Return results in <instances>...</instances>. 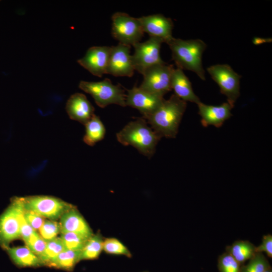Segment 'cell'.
<instances>
[{
  "label": "cell",
  "mask_w": 272,
  "mask_h": 272,
  "mask_svg": "<svg viewBox=\"0 0 272 272\" xmlns=\"http://www.w3.org/2000/svg\"><path fill=\"white\" fill-rule=\"evenodd\" d=\"M23 211L24 208L22 202L20 212V234L21 237L26 243L35 230H33L26 221L23 215Z\"/></svg>",
  "instance_id": "1f68e13d"
},
{
  "label": "cell",
  "mask_w": 272,
  "mask_h": 272,
  "mask_svg": "<svg viewBox=\"0 0 272 272\" xmlns=\"http://www.w3.org/2000/svg\"></svg>",
  "instance_id": "d590c367"
},
{
  "label": "cell",
  "mask_w": 272,
  "mask_h": 272,
  "mask_svg": "<svg viewBox=\"0 0 272 272\" xmlns=\"http://www.w3.org/2000/svg\"><path fill=\"white\" fill-rule=\"evenodd\" d=\"M264 272H272V269L271 266L266 269Z\"/></svg>",
  "instance_id": "e575fe53"
},
{
  "label": "cell",
  "mask_w": 272,
  "mask_h": 272,
  "mask_svg": "<svg viewBox=\"0 0 272 272\" xmlns=\"http://www.w3.org/2000/svg\"><path fill=\"white\" fill-rule=\"evenodd\" d=\"M212 79L218 85L222 94L233 107L240 95V80L242 76L227 64H217L207 69Z\"/></svg>",
  "instance_id": "52a82bcc"
},
{
  "label": "cell",
  "mask_w": 272,
  "mask_h": 272,
  "mask_svg": "<svg viewBox=\"0 0 272 272\" xmlns=\"http://www.w3.org/2000/svg\"><path fill=\"white\" fill-rule=\"evenodd\" d=\"M21 197L15 196L8 208L0 215V245L5 249L9 244L21 237L20 212Z\"/></svg>",
  "instance_id": "9c48e42d"
},
{
  "label": "cell",
  "mask_w": 272,
  "mask_h": 272,
  "mask_svg": "<svg viewBox=\"0 0 272 272\" xmlns=\"http://www.w3.org/2000/svg\"><path fill=\"white\" fill-rule=\"evenodd\" d=\"M270 266L262 253H256L248 262L241 266L240 272H264Z\"/></svg>",
  "instance_id": "484cf974"
},
{
  "label": "cell",
  "mask_w": 272,
  "mask_h": 272,
  "mask_svg": "<svg viewBox=\"0 0 272 272\" xmlns=\"http://www.w3.org/2000/svg\"><path fill=\"white\" fill-rule=\"evenodd\" d=\"M162 43L160 39L150 37L144 42L135 44L133 46L134 51L131 55L134 70L142 75L151 66L165 63L160 56Z\"/></svg>",
  "instance_id": "ba28073f"
},
{
  "label": "cell",
  "mask_w": 272,
  "mask_h": 272,
  "mask_svg": "<svg viewBox=\"0 0 272 272\" xmlns=\"http://www.w3.org/2000/svg\"><path fill=\"white\" fill-rule=\"evenodd\" d=\"M81 251H75L64 248L55 258L50 267L67 271L74 269L80 260Z\"/></svg>",
  "instance_id": "603a6c76"
},
{
  "label": "cell",
  "mask_w": 272,
  "mask_h": 272,
  "mask_svg": "<svg viewBox=\"0 0 272 272\" xmlns=\"http://www.w3.org/2000/svg\"><path fill=\"white\" fill-rule=\"evenodd\" d=\"M174 69L173 65L166 62L151 66L142 74L143 81L140 87L164 96L172 90L171 81Z\"/></svg>",
  "instance_id": "30bf717a"
},
{
  "label": "cell",
  "mask_w": 272,
  "mask_h": 272,
  "mask_svg": "<svg viewBox=\"0 0 272 272\" xmlns=\"http://www.w3.org/2000/svg\"><path fill=\"white\" fill-rule=\"evenodd\" d=\"M79 87L91 95L96 104L101 108L110 104L126 106L125 91L120 85L113 84L108 78L98 82L81 81Z\"/></svg>",
  "instance_id": "277c9868"
},
{
  "label": "cell",
  "mask_w": 272,
  "mask_h": 272,
  "mask_svg": "<svg viewBox=\"0 0 272 272\" xmlns=\"http://www.w3.org/2000/svg\"><path fill=\"white\" fill-rule=\"evenodd\" d=\"M241 265L228 252L219 256L218 268L220 272H240Z\"/></svg>",
  "instance_id": "f1b7e54d"
},
{
  "label": "cell",
  "mask_w": 272,
  "mask_h": 272,
  "mask_svg": "<svg viewBox=\"0 0 272 272\" xmlns=\"http://www.w3.org/2000/svg\"><path fill=\"white\" fill-rule=\"evenodd\" d=\"M23 215L27 223L35 231L39 230L45 221L44 218L36 213L24 209Z\"/></svg>",
  "instance_id": "4dcf8cb0"
},
{
  "label": "cell",
  "mask_w": 272,
  "mask_h": 272,
  "mask_svg": "<svg viewBox=\"0 0 272 272\" xmlns=\"http://www.w3.org/2000/svg\"><path fill=\"white\" fill-rule=\"evenodd\" d=\"M111 20V34L119 43L133 46L140 42L144 32L138 18L118 12L113 14Z\"/></svg>",
  "instance_id": "8992f818"
},
{
  "label": "cell",
  "mask_w": 272,
  "mask_h": 272,
  "mask_svg": "<svg viewBox=\"0 0 272 272\" xmlns=\"http://www.w3.org/2000/svg\"><path fill=\"white\" fill-rule=\"evenodd\" d=\"M69 117L85 125L94 115L95 109L86 96L76 93L68 99L65 106Z\"/></svg>",
  "instance_id": "2e32d148"
},
{
  "label": "cell",
  "mask_w": 272,
  "mask_h": 272,
  "mask_svg": "<svg viewBox=\"0 0 272 272\" xmlns=\"http://www.w3.org/2000/svg\"><path fill=\"white\" fill-rule=\"evenodd\" d=\"M271 41L270 38H262L259 37H255L253 38L252 42L255 45H258L263 43L270 42Z\"/></svg>",
  "instance_id": "836d02e7"
},
{
  "label": "cell",
  "mask_w": 272,
  "mask_h": 272,
  "mask_svg": "<svg viewBox=\"0 0 272 272\" xmlns=\"http://www.w3.org/2000/svg\"><path fill=\"white\" fill-rule=\"evenodd\" d=\"M59 237L64 248L75 251H81L88 239L72 232L60 233Z\"/></svg>",
  "instance_id": "4316f807"
},
{
  "label": "cell",
  "mask_w": 272,
  "mask_h": 272,
  "mask_svg": "<svg viewBox=\"0 0 272 272\" xmlns=\"http://www.w3.org/2000/svg\"><path fill=\"white\" fill-rule=\"evenodd\" d=\"M116 139L123 146H131L148 158L155 154L162 138L148 126L146 119L139 118L130 121L116 133Z\"/></svg>",
  "instance_id": "7a4b0ae2"
},
{
  "label": "cell",
  "mask_w": 272,
  "mask_h": 272,
  "mask_svg": "<svg viewBox=\"0 0 272 272\" xmlns=\"http://www.w3.org/2000/svg\"><path fill=\"white\" fill-rule=\"evenodd\" d=\"M164 96L151 93L137 86L127 90L125 97L126 106L137 109L146 119L162 104Z\"/></svg>",
  "instance_id": "8fae6325"
},
{
  "label": "cell",
  "mask_w": 272,
  "mask_h": 272,
  "mask_svg": "<svg viewBox=\"0 0 272 272\" xmlns=\"http://www.w3.org/2000/svg\"><path fill=\"white\" fill-rule=\"evenodd\" d=\"M60 232L59 223L50 220H45L39 229V234L46 242L57 238Z\"/></svg>",
  "instance_id": "83f0119b"
},
{
  "label": "cell",
  "mask_w": 272,
  "mask_h": 272,
  "mask_svg": "<svg viewBox=\"0 0 272 272\" xmlns=\"http://www.w3.org/2000/svg\"><path fill=\"white\" fill-rule=\"evenodd\" d=\"M171 90L178 98L185 102L197 104L200 102L199 97L194 93L191 83L182 70L174 69L171 81Z\"/></svg>",
  "instance_id": "ac0fdd59"
},
{
  "label": "cell",
  "mask_w": 272,
  "mask_h": 272,
  "mask_svg": "<svg viewBox=\"0 0 272 272\" xmlns=\"http://www.w3.org/2000/svg\"><path fill=\"white\" fill-rule=\"evenodd\" d=\"M103 250L108 254L123 255L128 258L132 256L128 248L118 239L113 237L104 238Z\"/></svg>",
  "instance_id": "d4e9b609"
},
{
  "label": "cell",
  "mask_w": 272,
  "mask_h": 272,
  "mask_svg": "<svg viewBox=\"0 0 272 272\" xmlns=\"http://www.w3.org/2000/svg\"><path fill=\"white\" fill-rule=\"evenodd\" d=\"M85 133L83 141L93 146L105 137L106 129L100 117L94 115L85 124Z\"/></svg>",
  "instance_id": "ffe728a7"
},
{
  "label": "cell",
  "mask_w": 272,
  "mask_h": 272,
  "mask_svg": "<svg viewBox=\"0 0 272 272\" xmlns=\"http://www.w3.org/2000/svg\"><path fill=\"white\" fill-rule=\"evenodd\" d=\"M25 244L26 246L39 257L43 252L46 242L37 231H34Z\"/></svg>",
  "instance_id": "f546056e"
},
{
  "label": "cell",
  "mask_w": 272,
  "mask_h": 272,
  "mask_svg": "<svg viewBox=\"0 0 272 272\" xmlns=\"http://www.w3.org/2000/svg\"><path fill=\"white\" fill-rule=\"evenodd\" d=\"M197 105L198 113L201 117V123L205 127L213 125L220 127L233 115L231 110L234 107L228 102L220 105H211L200 101Z\"/></svg>",
  "instance_id": "9a60e30c"
},
{
  "label": "cell",
  "mask_w": 272,
  "mask_h": 272,
  "mask_svg": "<svg viewBox=\"0 0 272 272\" xmlns=\"http://www.w3.org/2000/svg\"><path fill=\"white\" fill-rule=\"evenodd\" d=\"M64 249V247L59 237L46 242L43 252L39 256L42 265L49 266Z\"/></svg>",
  "instance_id": "cb8c5ba5"
},
{
  "label": "cell",
  "mask_w": 272,
  "mask_h": 272,
  "mask_svg": "<svg viewBox=\"0 0 272 272\" xmlns=\"http://www.w3.org/2000/svg\"><path fill=\"white\" fill-rule=\"evenodd\" d=\"M60 233L72 232L89 239L93 234L89 225L75 206L64 213L59 219Z\"/></svg>",
  "instance_id": "e0dca14e"
},
{
  "label": "cell",
  "mask_w": 272,
  "mask_h": 272,
  "mask_svg": "<svg viewBox=\"0 0 272 272\" xmlns=\"http://www.w3.org/2000/svg\"><path fill=\"white\" fill-rule=\"evenodd\" d=\"M6 250L14 263L20 267H37L43 265L39 257L27 246L10 247Z\"/></svg>",
  "instance_id": "d6986e66"
},
{
  "label": "cell",
  "mask_w": 272,
  "mask_h": 272,
  "mask_svg": "<svg viewBox=\"0 0 272 272\" xmlns=\"http://www.w3.org/2000/svg\"><path fill=\"white\" fill-rule=\"evenodd\" d=\"M255 247L249 241L237 240L227 246L226 250L242 265L256 253Z\"/></svg>",
  "instance_id": "44dd1931"
},
{
  "label": "cell",
  "mask_w": 272,
  "mask_h": 272,
  "mask_svg": "<svg viewBox=\"0 0 272 272\" xmlns=\"http://www.w3.org/2000/svg\"><path fill=\"white\" fill-rule=\"evenodd\" d=\"M134 71L130 46L118 43L111 46L107 74L115 77H130Z\"/></svg>",
  "instance_id": "7c38bea8"
},
{
  "label": "cell",
  "mask_w": 272,
  "mask_h": 272,
  "mask_svg": "<svg viewBox=\"0 0 272 272\" xmlns=\"http://www.w3.org/2000/svg\"><path fill=\"white\" fill-rule=\"evenodd\" d=\"M111 46H92L78 63L93 75L101 77L107 74Z\"/></svg>",
  "instance_id": "5bb4252c"
},
{
  "label": "cell",
  "mask_w": 272,
  "mask_h": 272,
  "mask_svg": "<svg viewBox=\"0 0 272 272\" xmlns=\"http://www.w3.org/2000/svg\"><path fill=\"white\" fill-rule=\"evenodd\" d=\"M186 106V102L173 94L146 120L161 138H175Z\"/></svg>",
  "instance_id": "6da1fadb"
},
{
  "label": "cell",
  "mask_w": 272,
  "mask_h": 272,
  "mask_svg": "<svg viewBox=\"0 0 272 272\" xmlns=\"http://www.w3.org/2000/svg\"><path fill=\"white\" fill-rule=\"evenodd\" d=\"M25 210L36 213L44 218L56 221L75 207L59 198L48 195L21 197Z\"/></svg>",
  "instance_id": "5b68a950"
},
{
  "label": "cell",
  "mask_w": 272,
  "mask_h": 272,
  "mask_svg": "<svg viewBox=\"0 0 272 272\" xmlns=\"http://www.w3.org/2000/svg\"><path fill=\"white\" fill-rule=\"evenodd\" d=\"M256 253L265 252L269 258H272V235H265L262 237L261 243L255 247Z\"/></svg>",
  "instance_id": "d6a6232c"
},
{
  "label": "cell",
  "mask_w": 272,
  "mask_h": 272,
  "mask_svg": "<svg viewBox=\"0 0 272 272\" xmlns=\"http://www.w3.org/2000/svg\"><path fill=\"white\" fill-rule=\"evenodd\" d=\"M104 239V238L100 232L90 237L81 251L80 260H94L98 258L103 250Z\"/></svg>",
  "instance_id": "7402d4cb"
},
{
  "label": "cell",
  "mask_w": 272,
  "mask_h": 272,
  "mask_svg": "<svg viewBox=\"0 0 272 272\" xmlns=\"http://www.w3.org/2000/svg\"><path fill=\"white\" fill-rule=\"evenodd\" d=\"M138 19L144 32L150 37L160 39L167 44L173 38L174 23L170 18L159 14L144 16Z\"/></svg>",
  "instance_id": "4fadbf2b"
},
{
  "label": "cell",
  "mask_w": 272,
  "mask_h": 272,
  "mask_svg": "<svg viewBox=\"0 0 272 272\" xmlns=\"http://www.w3.org/2000/svg\"><path fill=\"white\" fill-rule=\"evenodd\" d=\"M167 44L177 67L192 71L201 80H206L202 64V54L207 48L204 41L199 39L183 40L173 37Z\"/></svg>",
  "instance_id": "3957f363"
}]
</instances>
